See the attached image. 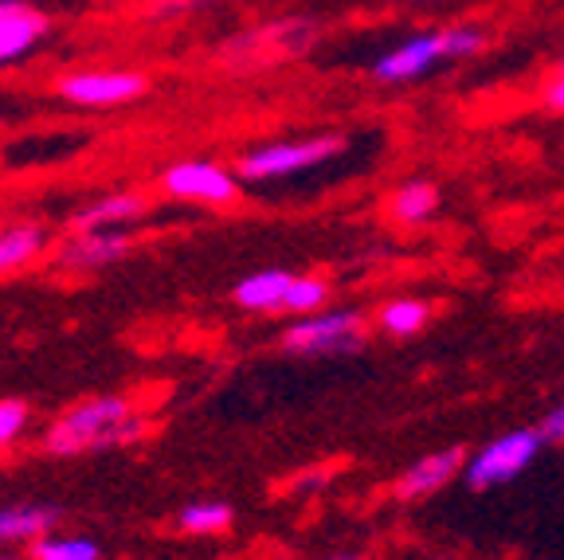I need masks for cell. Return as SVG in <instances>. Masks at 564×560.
I'll use <instances>...</instances> for the list:
<instances>
[{"instance_id":"cell-18","label":"cell","mask_w":564,"mask_h":560,"mask_svg":"<svg viewBox=\"0 0 564 560\" xmlns=\"http://www.w3.org/2000/svg\"><path fill=\"white\" fill-rule=\"evenodd\" d=\"M176 526L185 534H224L231 526V506L228 502H188L176 514Z\"/></svg>"},{"instance_id":"cell-2","label":"cell","mask_w":564,"mask_h":560,"mask_svg":"<svg viewBox=\"0 0 564 560\" xmlns=\"http://www.w3.org/2000/svg\"><path fill=\"white\" fill-rule=\"evenodd\" d=\"M282 349L299 357H345L365 349L361 310H317L282 330Z\"/></svg>"},{"instance_id":"cell-13","label":"cell","mask_w":564,"mask_h":560,"mask_svg":"<svg viewBox=\"0 0 564 560\" xmlns=\"http://www.w3.org/2000/svg\"><path fill=\"white\" fill-rule=\"evenodd\" d=\"M291 271H256L247 279L236 282V302L243 310H256V314H271V310H282L286 302V290H291Z\"/></svg>"},{"instance_id":"cell-25","label":"cell","mask_w":564,"mask_h":560,"mask_svg":"<svg viewBox=\"0 0 564 560\" xmlns=\"http://www.w3.org/2000/svg\"><path fill=\"white\" fill-rule=\"evenodd\" d=\"M0 560H20V557H4V552H0Z\"/></svg>"},{"instance_id":"cell-1","label":"cell","mask_w":564,"mask_h":560,"mask_svg":"<svg viewBox=\"0 0 564 560\" xmlns=\"http://www.w3.org/2000/svg\"><path fill=\"white\" fill-rule=\"evenodd\" d=\"M145 416L126 396H90L59 416L44 431V451L52 455H87V451H110L130 446L145 435Z\"/></svg>"},{"instance_id":"cell-3","label":"cell","mask_w":564,"mask_h":560,"mask_svg":"<svg viewBox=\"0 0 564 560\" xmlns=\"http://www.w3.org/2000/svg\"><path fill=\"white\" fill-rule=\"evenodd\" d=\"M545 431L541 428H518L506 431V435L490 439L486 446H478L470 463L463 466V478H467L470 491H494V486H506V482L518 478L525 466H533V459L541 455L545 446Z\"/></svg>"},{"instance_id":"cell-9","label":"cell","mask_w":564,"mask_h":560,"mask_svg":"<svg viewBox=\"0 0 564 560\" xmlns=\"http://www.w3.org/2000/svg\"><path fill=\"white\" fill-rule=\"evenodd\" d=\"M126 251H130V236H126V231H110V228L75 231V236L63 244L59 267H70V271H95V267L118 263Z\"/></svg>"},{"instance_id":"cell-11","label":"cell","mask_w":564,"mask_h":560,"mask_svg":"<svg viewBox=\"0 0 564 560\" xmlns=\"http://www.w3.org/2000/svg\"><path fill=\"white\" fill-rule=\"evenodd\" d=\"M44 32H47V20L35 9L17 4V0H0V63L24 55L28 47L40 44Z\"/></svg>"},{"instance_id":"cell-19","label":"cell","mask_w":564,"mask_h":560,"mask_svg":"<svg viewBox=\"0 0 564 560\" xmlns=\"http://www.w3.org/2000/svg\"><path fill=\"white\" fill-rule=\"evenodd\" d=\"M326 302H329L326 282L314 279V274H294L282 310H286V314H317V310H326Z\"/></svg>"},{"instance_id":"cell-10","label":"cell","mask_w":564,"mask_h":560,"mask_svg":"<svg viewBox=\"0 0 564 560\" xmlns=\"http://www.w3.org/2000/svg\"><path fill=\"white\" fill-rule=\"evenodd\" d=\"M59 521H63V509L47 506V502H12V506H0V545L35 541V537L52 534Z\"/></svg>"},{"instance_id":"cell-12","label":"cell","mask_w":564,"mask_h":560,"mask_svg":"<svg viewBox=\"0 0 564 560\" xmlns=\"http://www.w3.org/2000/svg\"><path fill=\"white\" fill-rule=\"evenodd\" d=\"M141 212H150V201L138 193H110L102 201L87 204L83 212H75L70 228L75 231H95V228H115V224H130Z\"/></svg>"},{"instance_id":"cell-16","label":"cell","mask_w":564,"mask_h":560,"mask_svg":"<svg viewBox=\"0 0 564 560\" xmlns=\"http://www.w3.org/2000/svg\"><path fill=\"white\" fill-rule=\"evenodd\" d=\"M32 560H102L98 541L79 534H44L32 541Z\"/></svg>"},{"instance_id":"cell-17","label":"cell","mask_w":564,"mask_h":560,"mask_svg":"<svg viewBox=\"0 0 564 560\" xmlns=\"http://www.w3.org/2000/svg\"><path fill=\"white\" fill-rule=\"evenodd\" d=\"M427 317H432V306L427 302H420V298H397V302H388L384 310H380V330L392 333V337H415V333L427 325Z\"/></svg>"},{"instance_id":"cell-21","label":"cell","mask_w":564,"mask_h":560,"mask_svg":"<svg viewBox=\"0 0 564 560\" xmlns=\"http://www.w3.org/2000/svg\"><path fill=\"white\" fill-rule=\"evenodd\" d=\"M28 420H32V412H28L24 400H0V451H9L24 435Z\"/></svg>"},{"instance_id":"cell-24","label":"cell","mask_w":564,"mask_h":560,"mask_svg":"<svg viewBox=\"0 0 564 560\" xmlns=\"http://www.w3.org/2000/svg\"><path fill=\"white\" fill-rule=\"evenodd\" d=\"M334 560H365V557H334Z\"/></svg>"},{"instance_id":"cell-23","label":"cell","mask_w":564,"mask_h":560,"mask_svg":"<svg viewBox=\"0 0 564 560\" xmlns=\"http://www.w3.org/2000/svg\"><path fill=\"white\" fill-rule=\"evenodd\" d=\"M545 106L549 110H561L564 115V71L556 75L553 83H549V90H545Z\"/></svg>"},{"instance_id":"cell-14","label":"cell","mask_w":564,"mask_h":560,"mask_svg":"<svg viewBox=\"0 0 564 560\" xmlns=\"http://www.w3.org/2000/svg\"><path fill=\"white\" fill-rule=\"evenodd\" d=\"M44 247H47L44 224H12V228H0V274L28 267Z\"/></svg>"},{"instance_id":"cell-6","label":"cell","mask_w":564,"mask_h":560,"mask_svg":"<svg viewBox=\"0 0 564 560\" xmlns=\"http://www.w3.org/2000/svg\"><path fill=\"white\" fill-rule=\"evenodd\" d=\"M59 95L79 106H122L145 95V75L133 71H83L59 79Z\"/></svg>"},{"instance_id":"cell-20","label":"cell","mask_w":564,"mask_h":560,"mask_svg":"<svg viewBox=\"0 0 564 560\" xmlns=\"http://www.w3.org/2000/svg\"><path fill=\"white\" fill-rule=\"evenodd\" d=\"M440 35H443V60H470V55H478L486 44V35L478 32V28H467V24L443 28Z\"/></svg>"},{"instance_id":"cell-4","label":"cell","mask_w":564,"mask_h":560,"mask_svg":"<svg viewBox=\"0 0 564 560\" xmlns=\"http://www.w3.org/2000/svg\"><path fill=\"white\" fill-rule=\"evenodd\" d=\"M337 153H345V138H337V133H317V138L306 141H271L263 149H251L239 161V176L243 181H279V176H294L326 165Z\"/></svg>"},{"instance_id":"cell-22","label":"cell","mask_w":564,"mask_h":560,"mask_svg":"<svg viewBox=\"0 0 564 560\" xmlns=\"http://www.w3.org/2000/svg\"><path fill=\"white\" fill-rule=\"evenodd\" d=\"M541 431H545L549 443H564V400L556 403V408L545 416V420H541Z\"/></svg>"},{"instance_id":"cell-8","label":"cell","mask_w":564,"mask_h":560,"mask_svg":"<svg viewBox=\"0 0 564 560\" xmlns=\"http://www.w3.org/2000/svg\"><path fill=\"white\" fill-rule=\"evenodd\" d=\"M463 466H467L463 463V446H443V451H432V455L415 459V463L400 474L397 494L404 502H420V498H427V494L443 491L451 478H458Z\"/></svg>"},{"instance_id":"cell-7","label":"cell","mask_w":564,"mask_h":560,"mask_svg":"<svg viewBox=\"0 0 564 560\" xmlns=\"http://www.w3.org/2000/svg\"><path fill=\"white\" fill-rule=\"evenodd\" d=\"M443 60V35L440 32H420L412 40H404L400 47H392L388 55H380L372 63V75L380 83H412L420 75L435 67Z\"/></svg>"},{"instance_id":"cell-26","label":"cell","mask_w":564,"mask_h":560,"mask_svg":"<svg viewBox=\"0 0 564 560\" xmlns=\"http://www.w3.org/2000/svg\"><path fill=\"white\" fill-rule=\"evenodd\" d=\"M561 67H564V63H561Z\"/></svg>"},{"instance_id":"cell-5","label":"cell","mask_w":564,"mask_h":560,"mask_svg":"<svg viewBox=\"0 0 564 560\" xmlns=\"http://www.w3.org/2000/svg\"><path fill=\"white\" fill-rule=\"evenodd\" d=\"M165 193L188 204H231L239 201V181L212 161H181L165 173Z\"/></svg>"},{"instance_id":"cell-15","label":"cell","mask_w":564,"mask_h":560,"mask_svg":"<svg viewBox=\"0 0 564 560\" xmlns=\"http://www.w3.org/2000/svg\"><path fill=\"white\" fill-rule=\"evenodd\" d=\"M440 189H435L432 181H408L397 189V196H392V216L400 219V224H423L427 216H435L440 212Z\"/></svg>"}]
</instances>
